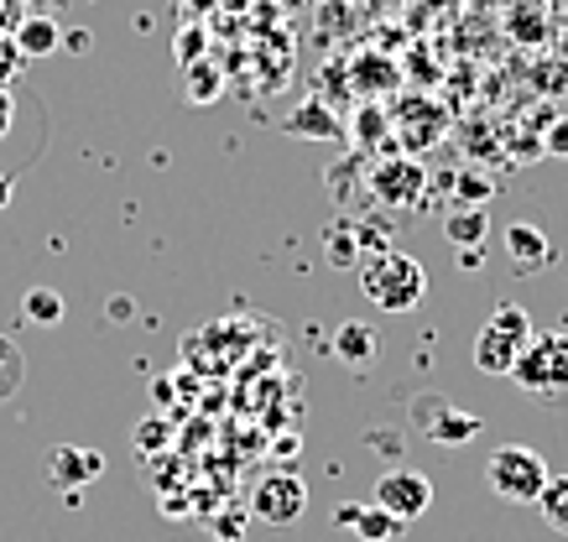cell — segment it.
I'll return each mask as SVG.
<instances>
[{"label": "cell", "mask_w": 568, "mask_h": 542, "mask_svg": "<svg viewBox=\"0 0 568 542\" xmlns=\"http://www.w3.org/2000/svg\"><path fill=\"white\" fill-rule=\"evenodd\" d=\"M361 293L386 314H413L428 298V272L407 250H381L376 262L361 266Z\"/></svg>", "instance_id": "obj_1"}, {"label": "cell", "mask_w": 568, "mask_h": 542, "mask_svg": "<svg viewBox=\"0 0 568 542\" xmlns=\"http://www.w3.org/2000/svg\"><path fill=\"white\" fill-rule=\"evenodd\" d=\"M532 334L537 329L521 303H500L496 314L485 318V329L475 334V370H480V376H511L521 350L532 345Z\"/></svg>", "instance_id": "obj_2"}, {"label": "cell", "mask_w": 568, "mask_h": 542, "mask_svg": "<svg viewBox=\"0 0 568 542\" xmlns=\"http://www.w3.org/2000/svg\"><path fill=\"white\" fill-rule=\"evenodd\" d=\"M506 381L537 397V402H564L568 397V334H532Z\"/></svg>", "instance_id": "obj_3"}, {"label": "cell", "mask_w": 568, "mask_h": 542, "mask_svg": "<svg viewBox=\"0 0 568 542\" xmlns=\"http://www.w3.org/2000/svg\"><path fill=\"white\" fill-rule=\"evenodd\" d=\"M548 480L552 474H548V464H542V454L527 449V443H500L496 454L485 459V485H490V495H496V501H511V507H537V495H542Z\"/></svg>", "instance_id": "obj_4"}, {"label": "cell", "mask_w": 568, "mask_h": 542, "mask_svg": "<svg viewBox=\"0 0 568 542\" xmlns=\"http://www.w3.org/2000/svg\"><path fill=\"white\" fill-rule=\"evenodd\" d=\"M371 507H381L386 517H396V522L407 526V522H417V517H428V507H433V480L423 470H386L376 480V490H371Z\"/></svg>", "instance_id": "obj_5"}, {"label": "cell", "mask_w": 568, "mask_h": 542, "mask_svg": "<svg viewBox=\"0 0 568 542\" xmlns=\"http://www.w3.org/2000/svg\"><path fill=\"white\" fill-rule=\"evenodd\" d=\"M303 511H308V485H303L293 470L261 474L256 490H251V517H256V522L287 526V522H297Z\"/></svg>", "instance_id": "obj_6"}, {"label": "cell", "mask_w": 568, "mask_h": 542, "mask_svg": "<svg viewBox=\"0 0 568 542\" xmlns=\"http://www.w3.org/2000/svg\"><path fill=\"white\" fill-rule=\"evenodd\" d=\"M48 474H52V485L79 490V485H89V480H100L104 474V454L100 449H73V443H58L52 459H48Z\"/></svg>", "instance_id": "obj_7"}, {"label": "cell", "mask_w": 568, "mask_h": 542, "mask_svg": "<svg viewBox=\"0 0 568 542\" xmlns=\"http://www.w3.org/2000/svg\"><path fill=\"white\" fill-rule=\"evenodd\" d=\"M334 522L355 526V542H392L396 532H402V522H396V517H386L381 507H371V501H361V507H339V511H334Z\"/></svg>", "instance_id": "obj_8"}, {"label": "cell", "mask_w": 568, "mask_h": 542, "mask_svg": "<svg viewBox=\"0 0 568 542\" xmlns=\"http://www.w3.org/2000/svg\"><path fill=\"white\" fill-rule=\"evenodd\" d=\"M417 193H423V167H413V162H392V167H381L376 173V198H386V204H417Z\"/></svg>", "instance_id": "obj_9"}, {"label": "cell", "mask_w": 568, "mask_h": 542, "mask_svg": "<svg viewBox=\"0 0 568 542\" xmlns=\"http://www.w3.org/2000/svg\"><path fill=\"white\" fill-rule=\"evenodd\" d=\"M506 245H511V266H517V272H542V266L552 262L548 235L537 225H511L506 229Z\"/></svg>", "instance_id": "obj_10"}, {"label": "cell", "mask_w": 568, "mask_h": 542, "mask_svg": "<svg viewBox=\"0 0 568 542\" xmlns=\"http://www.w3.org/2000/svg\"><path fill=\"white\" fill-rule=\"evenodd\" d=\"M11 42L21 48V58H48L63 48V32H58V21H48V17H27L17 32H11Z\"/></svg>", "instance_id": "obj_11"}, {"label": "cell", "mask_w": 568, "mask_h": 542, "mask_svg": "<svg viewBox=\"0 0 568 542\" xmlns=\"http://www.w3.org/2000/svg\"><path fill=\"white\" fill-rule=\"evenodd\" d=\"M444 235L459 245V250H480V241L490 235V214L475 209V204H465V209H454L444 219Z\"/></svg>", "instance_id": "obj_12"}, {"label": "cell", "mask_w": 568, "mask_h": 542, "mask_svg": "<svg viewBox=\"0 0 568 542\" xmlns=\"http://www.w3.org/2000/svg\"><path fill=\"white\" fill-rule=\"evenodd\" d=\"M334 350H339V360H349V366H365V360H376L381 355V339L371 324H339V334H334Z\"/></svg>", "instance_id": "obj_13"}, {"label": "cell", "mask_w": 568, "mask_h": 542, "mask_svg": "<svg viewBox=\"0 0 568 542\" xmlns=\"http://www.w3.org/2000/svg\"><path fill=\"white\" fill-rule=\"evenodd\" d=\"M287 131H293V136L328 141V136H339V121H334V110H324L318 100H308V105H297L293 115H287Z\"/></svg>", "instance_id": "obj_14"}, {"label": "cell", "mask_w": 568, "mask_h": 542, "mask_svg": "<svg viewBox=\"0 0 568 542\" xmlns=\"http://www.w3.org/2000/svg\"><path fill=\"white\" fill-rule=\"evenodd\" d=\"M537 507L552 522V532H568V474H552L542 485V495H537Z\"/></svg>", "instance_id": "obj_15"}, {"label": "cell", "mask_w": 568, "mask_h": 542, "mask_svg": "<svg viewBox=\"0 0 568 542\" xmlns=\"http://www.w3.org/2000/svg\"><path fill=\"white\" fill-rule=\"evenodd\" d=\"M475 433H480V418H475V412H448V422H428L433 443H469Z\"/></svg>", "instance_id": "obj_16"}, {"label": "cell", "mask_w": 568, "mask_h": 542, "mask_svg": "<svg viewBox=\"0 0 568 542\" xmlns=\"http://www.w3.org/2000/svg\"><path fill=\"white\" fill-rule=\"evenodd\" d=\"M21 314L37 318V324H58V318H63V298H58L52 287H32V293L21 298Z\"/></svg>", "instance_id": "obj_17"}, {"label": "cell", "mask_w": 568, "mask_h": 542, "mask_svg": "<svg viewBox=\"0 0 568 542\" xmlns=\"http://www.w3.org/2000/svg\"><path fill=\"white\" fill-rule=\"evenodd\" d=\"M21 386V350L11 339H0V397H11Z\"/></svg>", "instance_id": "obj_18"}, {"label": "cell", "mask_w": 568, "mask_h": 542, "mask_svg": "<svg viewBox=\"0 0 568 542\" xmlns=\"http://www.w3.org/2000/svg\"><path fill=\"white\" fill-rule=\"evenodd\" d=\"M21 63H27V58H21V48L11 42V37H0V89H11V84H17Z\"/></svg>", "instance_id": "obj_19"}, {"label": "cell", "mask_w": 568, "mask_h": 542, "mask_svg": "<svg viewBox=\"0 0 568 542\" xmlns=\"http://www.w3.org/2000/svg\"><path fill=\"white\" fill-rule=\"evenodd\" d=\"M141 449H156V443H162V438H168V422L162 418H152V422H141Z\"/></svg>", "instance_id": "obj_20"}, {"label": "cell", "mask_w": 568, "mask_h": 542, "mask_svg": "<svg viewBox=\"0 0 568 542\" xmlns=\"http://www.w3.org/2000/svg\"><path fill=\"white\" fill-rule=\"evenodd\" d=\"M548 152H552V157H568V121H552V131H548Z\"/></svg>", "instance_id": "obj_21"}, {"label": "cell", "mask_w": 568, "mask_h": 542, "mask_svg": "<svg viewBox=\"0 0 568 542\" xmlns=\"http://www.w3.org/2000/svg\"><path fill=\"white\" fill-rule=\"evenodd\" d=\"M11 115H17V100H11V89H0V136L11 131Z\"/></svg>", "instance_id": "obj_22"}, {"label": "cell", "mask_w": 568, "mask_h": 542, "mask_svg": "<svg viewBox=\"0 0 568 542\" xmlns=\"http://www.w3.org/2000/svg\"><path fill=\"white\" fill-rule=\"evenodd\" d=\"M63 48H73V53H84V48H89V32H73V37H63Z\"/></svg>", "instance_id": "obj_23"}]
</instances>
